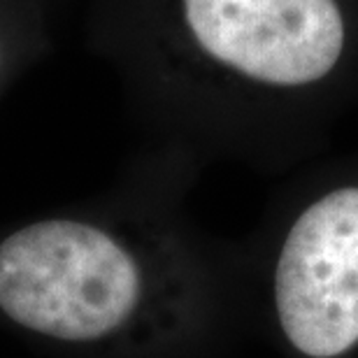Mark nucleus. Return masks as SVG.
<instances>
[{
	"instance_id": "obj_2",
	"label": "nucleus",
	"mask_w": 358,
	"mask_h": 358,
	"mask_svg": "<svg viewBox=\"0 0 358 358\" xmlns=\"http://www.w3.org/2000/svg\"><path fill=\"white\" fill-rule=\"evenodd\" d=\"M256 319L279 358H358V177L314 191L279 226Z\"/></svg>"
},
{
	"instance_id": "obj_1",
	"label": "nucleus",
	"mask_w": 358,
	"mask_h": 358,
	"mask_svg": "<svg viewBox=\"0 0 358 358\" xmlns=\"http://www.w3.org/2000/svg\"><path fill=\"white\" fill-rule=\"evenodd\" d=\"M0 312L42 338L133 358L170 356L214 324L212 293L184 254L75 219L0 242Z\"/></svg>"
},
{
	"instance_id": "obj_3",
	"label": "nucleus",
	"mask_w": 358,
	"mask_h": 358,
	"mask_svg": "<svg viewBox=\"0 0 358 358\" xmlns=\"http://www.w3.org/2000/svg\"><path fill=\"white\" fill-rule=\"evenodd\" d=\"M191 40L207 59L266 89H310L345 59L340 0H182Z\"/></svg>"
}]
</instances>
